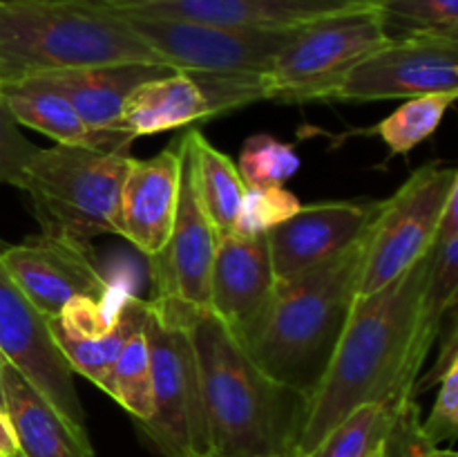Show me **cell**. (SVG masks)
I'll return each mask as SVG.
<instances>
[{"label":"cell","instance_id":"6da1fadb","mask_svg":"<svg viewBox=\"0 0 458 457\" xmlns=\"http://www.w3.org/2000/svg\"><path fill=\"white\" fill-rule=\"evenodd\" d=\"M429 254L387 287L353 300L325 375L307 397L293 457L311 453L329 430L365 403L414 401L401 394L398 375L428 278Z\"/></svg>","mask_w":458,"mask_h":457},{"label":"cell","instance_id":"7a4b0ae2","mask_svg":"<svg viewBox=\"0 0 458 457\" xmlns=\"http://www.w3.org/2000/svg\"><path fill=\"white\" fill-rule=\"evenodd\" d=\"M199 372L210 455L293 457L307 397L277 384L219 318L188 321Z\"/></svg>","mask_w":458,"mask_h":457},{"label":"cell","instance_id":"3957f363","mask_svg":"<svg viewBox=\"0 0 458 457\" xmlns=\"http://www.w3.org/2000/svg\"><path fill=\"white\" fill-rule=\"evenodd\" d=\"M367 228L335 258L277 282L244 348L271 379L309 397L334 354L356 300Z\"/></svg>","mask_w":458,"mask_h":457},{"label":"cell","instance_id":"277c9868","mask_svg":"<svg viewBox=\"0 0 458 457\" xmlns=\"http://www.w3.org/2000/svg\"><path fill=\"white\" fill-rule=\"evenodd\" d=\"M112 63L165 65L119 13L88 0H0V81Z\"/></svg>","mask_w":458,"mask_h":457},{"label":"cell","instance_id":"5b68a950","mask_svg":"<svg viewBox=\"0 0 458 457\" xmlns=\"http://www.w3.org/2000/svg\"><path fill=\"white\" fill-rule=\"evenodd\" d=\"M130 160V151L79 143L38 148L21 191L30 195L43 233L79 242L119 236L121 188Z\"/></svg>","mask_w":458,"mask_h":457},{"label":"cell","instance_id":"8992f818","mask_svg":"<svg viewBox=\"0 0 458 457\" xmlns=\"http://www.w3.org/2000/svg\"><path fill=\"white\" fill-rule=\"evenodd\" d=\"M387 40L371 0L304 22L264 74L267 101H329L340 81Z\"/></svg>","mask_w":458,"mask_h":457},{"label":"cell","instance_id":"52a82bcc","mask_svg":"<svg viewBox=\"0 0 458 457\" xmlns=\"http://www.w3.org/2000/svg\"><path fill=\"white\" fill-rule=\"evenodd\" d=\"M456 193L458 170L432 161L414 170L392 197L380 200L367 227L356 298L387 287L429 254L447 204Z\"/></svg>","mask_w":458,"mask_h":457},{"label":"cell","instance_id":"ba28073f","mask_svg":"<svg viewBox=\"0 0 458 457\" xmlns=\"http://www.w3.org/2000/svg\"><path fill=\"white\" fill-rule=\"evenodd\" d=\"M152 361L155 403L150 419L137 421L164 457L210 455L208 426L201 399L188 318L148 300L146 325Z\"/></svg>","mask_w":458,"mask_h":457},{"label":"cell","instance_id":"9c48e42d","mask_svg":"<svg viewBox=\"0 0 458 457\" xmlns=\"http://www.w3.org/2000/svg\"><path fill=\"white\" fill-rule=\"evenodd\" d=\"M130 30L173 70L191 76H264L298 27L235 30L201 22L119 13Z\"/></svg>","mask_w":458,"mask_h":457},{"label":"cell","instance_id":"30bf717a","mask_svg":"<svg viewBox=\"0 0 458 457\" xmlns=\"http://www.w3.org/2000/svg\"><path fill=\"white\" fill-rule=\"evenodd\" d=\"M0 357L16 367L54 410L65 419L72 433L92 446L83 403L76 392L74 372L54 341L49 321L30 303L0 263Z\"/></svg>","mask_w":458,"mask_h":457},{"label":"cell","instance_id":"8fae6325","mask_svg":"<svg viewBox=\"0 0 458 457\" xmlns=\"http://www.w3.org/2000/svg\"><path fill=\"white\" fill-rule=\"evenodd\" d=\"M458 92V39L416 34L392 39L362 58L329 101L367 103Z\"/></svg>","mask_w":458,"mask_h":457},{"label":"cell","instance_id":"7c38bea8","mask_svg":"<svg viewBox=\"0 0 458 457\" xmlns=\"http://www.w3.org/2000/svg\"><path fill=\"white\" fill-rule=\"evenodd\" d=\"M182 191L168 242L152 255V282L155 294L150 300L165 309L191 318L208 309V282L219 236L206 213L197 191L195 170L182 142Z\"/></svg>","mask_w":458,"mask_h":457},{"label":"cell","instance_id":"4fadbf2b","mask_svg":"<svg viewBox=\"0 0 458 457\" xmlns=\"http://www.w3.org/2000/svg\"><path fill=\"white\" fill-rule=\"evenodd\" d=\"M0 263L45 318L58 316L81 296L103 300L116 291L98 267L89 242L40 233L0 249Z\"/></svg>","mask_w":458,"mask_h":457},{"label":"cell","instance_id":"5bb4252c","mask_svg":"<svg viewBox=\"0 0 458 457\" xmlns=\"http://www.w3.org/2000/svg\"><path fill=\"white\" fill-rule=\"evenodd\" d=\"M378 206L380 200L320 202L302 206L273 227L267 233V242L276 280H293L335 258L362 236Z\"/></svg>","mask_w":458,"mask_h":457},{"label":"cell","instance_id":"9a60e30c","mask_svg":"<svg viewBox=\"0 0 458 457\" xmlns=\"http://www.w3.org/2000/svg\"><path fill=\"white\" fill-rule=\"evenodd\" d=\"M276 273L264 236L222 237L208 282V312L226 325L242 345L262 321L273 294Z\"/></svg>","mask_w":458,"mask_h":457},{"label":"cell","instance_id":"2e32d148","mask_svg":"<svg viewBox=\"0 0 458 457\" xmlns=\"http://www.w3.org/2000/svg\"><path fill=\"white\" fill-rule=\"evenodd\" d=\"M114 13L235 30H286L367 0H88Z\"/></svg>","mask_w":458,"mask_h":457},{"label":"cell","instance_id":"e0dca14e","mask_svg":"<svg viewBox=\"0 0 458 457\" xmlns=\"http://www.w3.org/2000/svg\"><path fill=\"white\" fill-rule=\"evenodd\" d=\"M173 72L161 63H112V65L72 67V70L36 74L72 103L98 146L110 151H130L132 139L119 130L125 101L146 81Z\"/></svg>","mask_w":458,"mask_h":457},{"label":"cell","instance_id":"ac0fdd59","mask_svg":"<svg viewBox=\"0 0 458 457\" xmlns=\"http://www.w3.org/2000/svg\"><path fill=\"white\" fill-rule=\"evenodd\" d=\"M182 191L179 142L148 160L132 157L119 202V236L148 258L159 254L173 231Z\"/></svg>","mask_w":458,"mask_h":457},{"label":"cell","instance_id":"d6986e66","mask_svg":"<svg viewBox=\"0 0 458 457\" xmlns=\"http://www.w3.org/2000/svg\"><path fill=\"white\" fill-rule=\"evenodd\" d=\"M458 303V193L447 204L441 228L429 254V269L416 307L414 327L403 357L398 390L405 399H414L411 390L423 372L429 349L441 336L443 321Z\"/></svg>","mask_w":458,"mask_h":457},{"label":"cell","instance_id":"ffe728a7","mask_svg":"<svg viewBox=\"0 0 458 457\" xmlns=\"http://www.w3.org/2000/svg\"><path fill=\"white\" fill-rule=\"evenodd\" d=\"M3 410L22 457H94L52 403L3 358Z\"/></svg>","mask_w":458,"mask_h":457},{"label":"cell","instance_id":"44dd1931","mask_svg":"<svg viewBox=\"0 0 458 457\" xmlns=\"http://www.w3.org/2000/svg\"><path fill=\"white\" fill-rule=\"evenodd\" d=\"M213 119L204 90L191 74L168 72L132 90L121 110L119 130L130 139Z\"/></svg>","mask_w":458,"mask_h":457},{"label":"cell","instance_id":"7402d4cb","mask_svg":"<svg viewBox=\"0 0 458 457\" xmlns=\"http://www.w3.org/2000/svg\"><path fill=\"white\" fill-rule=\"evenodd\" d=\"M0 99L18 125L38 130L56 143L98 146L97 137L89 133L72 103L36 76L0 81Z\"/></svg>","mask_w":458,"mask_h":457},{"label":"cell","instance_id":"603a6c76","mask_svg":"<svg viewBox=\"0 0 458 457\" xmlns=\"http://www.w3.org/2000/svg\"><path fill=\"white\" fill-rule=\"evenodd\" d=\"M179 142L191 157L199 200L222 240L231 236L235 227V218L246 193L244 179L235 161L215 148L199 130H191Z\"/></svg>","mask_w":458,"mask_h":457},{"label":"cell","instance_id":"cb8c5ba5","mask_svg":"<svg viewBox=\"0 0 458 457\" xmlns=\"http://www.w3.org/2000/svg\"><path fill=\"white\" fill-rule=\"evenodd\" d=\"M148 316V300L137 298V296L125 294L121 303L119 314H116L114 325L103 334L92 336V339H70V336L54 334L58 349L63 352L65 361L70 363L72 372L83 375L85 379L92 381L97 388L107 394L110 388V375L119 358L123 345L132 339L137 332L143 330Z\"/></svg>","mask_w":458,"mask_h":457},{"label":"cell","instance_id":"d4e9b609","mask_svg":"<svg viewBox=\"0 0 458 457\" xmlns=\"http://www.w3.org/2000/svg\"><path fill=\"white\" fill-rule=\"evenodd\" d=\"M456 97L458 92H445L405 99V103H401L392 115L369 128V133L383 139L392 157L410 155L416 146L437 133Z\"/></svg>","mask_w":458,"mask_h":457},{"label":"cell","instance_id":"484cf974","mask_svg":"<svg viewBox=\"0 0 458 457\" xmlns=\"http://www.w3.org/2000/svg\"><path fill=\"white\" fill-rule=\"evenodd\" d=\"M107 394L137 421L150 419L155 403L152 361L146 332H137L121 349L110 375Z\"/></svg>","mask_w":458,"mask_h":457},{"label":"cell","instance_id":"4316f807","mask_svg":"<svg viewBox=\"0 0 458 457\" xmlns=\"http://www.w3.org/2000/svg\"><path fill=\"white\" fill-rule=\"evenodd\" d=\"M387 39L441 34L458 39V0H371Z\"/></svg>","mask_w":458,"mask_h":457},{"label":"cell","instance_id":"83f0119b","mask_svg":"<svg viewBox=\"0 0 458 457\" xmlns=\"http://www.w3.org/2000/svg\"><path fill=\"white\" fill-rule=\"evenodd\" d=\"M298 152L291 143H282L273 134H250L244 142L237 161L246 188L284 186L300 170Z\"/></svg>","mask_w":458,"mask_h":457},{"label":"cell","instance_id":"f1b7e54d","mask_svg":"<svg viewBox=\"0 0 458 457\" xmlns=\"http://www.w3.org/2000/svg\"><path fill=\"white\" fill-rule=\"evenodd\" d=\"M302 209V202L284 186L246 188L233 233L253 237L264 236Z\"/></svg>","mask_w":458,"mask_h":457},{"label":"cell","instance_id":"f546056e","mask_svg":"<svg viewBox=\"0 0 458 457\" xmlns=\"http://www.w3.org/2000/svg\"><path fill=\"white\" fill-rule=\"evenodd\" d=\"M38 152V146L25 139L21 133V125L7 110V106L0 99V184L9 186H22L27 166Z\"/></svg>","mask_w":458,"mask_h":457},{"label":"cell","instance_id":"4dcf8cb0","mask_svg":"<svg viewBox=\"0 0 458 457\" xmlns=\"http://www.w3.org/2000/svg\"><path fill=\"white\" fill-rule=\"evenodd\" d=\"M458 430V363L445 372L438 384L437 401L429 410L428 419L420 421V437L432 446L450 442Z\"/></svg>","mask_w":458,"mask_h":457},{"label":"cell","instance_id":"1f68e13d","mask_svg":"<svg viewBox=\"0 0 458 457\" xmlns=\"http://www.w3.org/2000/svg\"><path fill=\"white\" fill-rule=\"evenodd\" d=\"M454 314H456V309L450 314V330H447V334H445V343L441 345V354H438L437 363H434L432 370L425 375V379H419L414 384V390H411L414 399L419 397V394L432 390L434 385L441 384V379L445 376V372L458 363V336H456V316Z\"/></svg>","mask_w":458,"mask_h":457},{"label":"cell","instance_id":"d6a6232c","mask_svg":"<svg viewBox=\"0 0 458 457\" xmlns=\"http://www.w3.org/2000/svg\"><path fill=\"white\" fill-rule=\"evenodd\" d=\"M394 457H458V455L452 451V448H438L425 442V439L420 437V426H419V435L411 437L407 444H403Z\"/></svg>","mask_w":458,"mask_h":457},{"label":"cell","instance_id":"836d02e7","mask_svg":"<svg viewBox=\"0 0 458 457\" xmlns=\"http://www.w3.org/2000/svg\"><path fill=\"white\" fill-rule=\"evenodd\" d=\"M0 457H22L7 415L3 410H0Z\"/></svg>","mask_w":458,"mask_h":457},{"label":"cell","instance_id":"e575fe53","mask_svg":"<svg viewBox=\"0 0 458 457\" xmlns=\"http://www.w3.org/2000/svg\"><path fill=\"white\" fill-rule=\"evenodd\" d=\"M371 457H389V455H387V444H383V446H380L378 451H376Z\"/></svg>","mask_w":458,"mask_h":457},{"label":"cell","instance_id":"d590c367","mask_svg":"<svg viewBox=\"0 0 458 457\" xmlns=\"http://www.w3.org/2000/svg\"><path fill=\"white\" fill-rule=\"evenodd\" d=\"M0 363H3V357H0ZM3 406H4L3 403V372H0V410H3Z\"/></svg>","mask_w":458,"mask_h":457},{"label":"cell","instance_id":"8d00e7d4","mask_svg":"<svg viewBox=\"0 0 458 457\" xmlns=\"http://www.w3.org/2000/svg\"><path fill=\"white\" fill-rule=\"evenodd\" d=\"M204 457H217V455H204Z\"/></svg>","mask_w":458,"mask_h":457}]
</instances>
